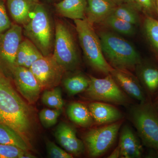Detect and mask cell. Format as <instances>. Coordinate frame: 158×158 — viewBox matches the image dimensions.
I'll return each mask as SVG.
<instances>
[{"label": "cell", "mask_w": 158, "mask_h": 158, "mask_svg": "<svg viewBox=\"0 0 158 158\" xmlns=\"http://www.w3.org/2000/svg\"><path fill=\"white\" fill-rule=\"evenodd\" d=\"M0 123L15 130L31 146L36 124L35 110L20 96L10 78L1 71Z\"/></svg>", "instance_id": "1"}, {"label": "cell", "mask_w": 158, "mask_h": 158, "mask_svg": "<svg viewBox=\"0 0 158 158\" xmlns=\"http://www.w3.org/2000/svg\"><path fill=\"white\" fill-rule=\"evenodd\" d=\"M98 36L104 56L113 68L130 71L141 63L138 51L126 40L108 31H101Z\"/></svg>", "instance_id": "2"}, {"label": "cell", "mask_w": 158, "mask_h": 158, "mask_svg": "<svg viewBox=\"0 0 158 158\" xmlns=\"http://www.w3.org/2000/svg\"><path fill=\"white\" fill-rule=\"evenodd\" d=\"M74 22L79 42L88 64L98 72L106 76L110 74L113 68L104 56L100 40L93 25L85 18L75 20Z\"/></svg>", "instance_id": "3"}, {"label": "cell", "mask_w": 158, "mask_h": 158, "mask_svg": "<svg viewBox=\"0 0 158 158\" xmlns=\"http://www.w3.org/2000/svg\"><path fill=\"white\" fill-rule=\"evenodd\" d=\"M130 118L137 131L142 144L150 149L158 150V111L148 98L133 106Z\"/></svg>", "instance_id": "4"}, {"label": "cell", "mask_w": 158, "mask_h": 158, "mask_svg": "<svg viewBox=\"0 0 158 158\" xmlns=\"http://www.w3.org/2000/svg\"><path fill=\"white\" fill-rule=\"evenodd\" d=\"M23 33L43 56L52 54L54 32L50 18L45 7L37 4L28 23L23 26Z\"/></svg>", "instance_id": "5"}, {"label": "cell", "mask_w": 158, "mask_h": 158, "mask_svg": "<svg viewBox=\"0 0 158 158\" xmlns=\"http://www.w3.org/2000/svg\"><path fill=\"white\" fill-rule=\"evenodd\" d=\"M52 55L65 72L74 70L79 60L72 34L65 24L56 23Z\"/></svg>", "instance_id": "6"}, {"label": "cell", "mask_w": 158, "mask_h": 158, "mask_svg": "<svg viewBox=\"0 0 158 158\" xmlns=\"http://www.w3.org/2000/svg\"><path fill=\"white\" fill-rule=\"evenodd\" d=\"M90 84L85 94L94 101L125 106L131 103L129 96L120 88L111 74L103 78L90 76Z\"/></svg>", "instance_id": "7"}, {"label": "cell", "mask_w": 158, "mask_h": 158, "mask_svg": "<svg viewBox=\"0 0 158 158\" xmlns=\"http://www.w3.org/2000/svg\"><path fill=\"white\" fill-rule=\"evenodd\" d=\"M123 121L91 129L84 135V144L89 156L97 158L104 154L114 144Z\"/></svg>", "instance_id": "8"}, {"label": "cell", "mask_w": 158, "mask_h": 158, "mask_svg": "<svg viewBox=\"0 0 158 158\" xmlns=\"http://www.w3.org/2000/svg\"><path fill=\"white\" fill-rule=\"evenodd\" d=\"M23 33L22 27L15 23L0 35V71L9 78L11 69L15 65Z\"/></svg>", "instance_id": "9"}, {"label": "cell", "mask_w": 158, "mask_h": 158, "mask_svg": "<svg viewBox=\"0 0 158 158\" xmlns=\"http://www.w3.org/2000/svg\"><path fill=\"white\" fill-rule=\"evenodd\" d=\"M29 69L42 90L52 89L59 86L65 72L54 58L52 54L44 56Z\"/></svg>", "instance_id": "10"}, {"label": "cell", "mask_w": 158, "mask_h": 158, "mask_svg": "<svg viewBox=\"0 0 158 158\" xmlns=\"http://www.w3.org/2000/svg\"><path fill=\"white\" fill-rule=\"evenodd\" d=\"M10 78L28 103L34 104L37 101L42 89L30 69L15 65L11 69Z\"/></svg>", "instance_id": "11"}, {"label": "cell", "mask_w": 158, "mask_h": 158, "mask_svg": "<svg viewBox=\"0 0 158 158\" xmlns=\"http://www.w3.org/2000/svg\"><path fill=\"white\" fill-rule=\"evenodd\" d=\"M110 74L129 96L140 102L145 101L149 98L138 79L129 71L113 68Z\"/></svg>", "instance_id": "12"}, {"label": "cell", "mask_w": 158, "mask_h": 158, "mask_svg": "<svg viewBox=\"0 0 158 158\" xmlns=\"http://www.w3.org/2000/svg\"><path fill=\"white\" fill-rule=\"evenodd\" d=\"M55 135L60 145L73 156H79L84 152L85 144L77 137L76 131L72 126L62 123L57 127Z\"/></svg>", "instance_id": "13"}, {"label": "cell", "mask_w": 158, "mask_h": 158, "mask_svg": "<svg viewBox=\"0 0 158 158\" xmlns=\"http://www.w3.org/2000/svg\"><path fill=\"white\" fill-rule=\"evenodd\" d=\"M118 145L120 158H139L143 154V147L140 139L129 126L125 125L121 129Z\"/></svg>", "instance_id": "14"}, {"label": "cell", "mask_w": 158, "mask_h": 158, "mask_svg": "<svg viewBox=\"0 0 158 158\" xmlns=\"http://www.w3.org/2000/svg\"><path fill=\"white\" fill-rule=\"evenodd\" d=\"M88 109L94 123L105 125L121 120L123 115L113 105L104 102L94 101L88 104Z\"/></svg>", "instance_id": "15"}, {"label": "cell", "mask_w": 158, "mask_h": 158, "mask_svg": "<svg viewBox=\"0 0 158 158\" xmlns=\"http://www.w3.org/2000/svg\"><path fill=\"white\" fill-rule=\"evenodd\" d=\"M38 0H7V6L11 18L17 24L25 25L31 19Z\"/></svg>", "instance_id": "16"}, {"label": "cell", "mask_w": 158, "mask_h": 158, "mask_svg": "<svg viewBox=\"0 0 158 158\" xmlns=\"http://www.w3.org/2000/svg\"><path fill=\"white\" fill-rule=\"evenodd\" d=\"M116 6L113 0H87L85 19L92 25L102 23Z\"/></svg>", "instance_id": "17"}, {"label": "cell", "mask_w": 158, "mask_h": 158, "mask_svg": "<svg viewBox=\"0 0 158 158\" xmlns=\"http://www.w3.org/2000/svg\"><path fill=\"white\" fill-rule=\"evenodd\" d=\"M138 80L148 97L153 98L158 92V67L150 63H140L137 66Z\"/></svg>", "instance_id": "18"}, {"label": "cell", "mask_w": 158, "mask_h": 158, "mask_svg": "<svg viewBox=\"0 0 158 158\" xmlns=\"http://www.w3.org/2000/svg\"><path fill=\"white\" fill-rule=\"evenodd\" d=\"M87 0H63L56 5L57 12L63 17L75 20L86 17Z\"/></svg>", "instance_id": "19"}, {"label": "cell", "mask_w": 158, "mask_h": 158, "mask_svg": "<svg viewBox=\"0 0 158 158\" xmlns=\"http://www.w3.org/2000/svg\"><path fill=\"white\" fill-rule=\"evenodd\" d=\"M66 112L69 119L79 126L89 127L94 123L89 109L81 103H72L68 106Z\"/></svg>", "instance_id": "20"}, {"label": "cell", "mask_w": 158, "mask_h": 158, "mask_svg": "<svg viewBox=\"0 0 158 158\" xmlns=\"http://www.w3.org/2000/svg\"><path fill=\"white\" fill-rule=\"evenodd\" d=\"M0 144L12 145L26 152L31 150V146L15 130L8 126L0 123Z\"/></svg>", "instance_id": "21"}, {"label": "cell", "mask_w": 158, "mask_h": 158, "mask_svg": "<svg viewBox=\"0 0 158 158\" xmlns=\"http://www.w3.org/2000/svg\"><path fill=\"white\" fill-rule=\"evenodd\" d=\"M90 82V77L77 74L65 79L63 85L69 95H75L87 90Z\"/></svg>", "instance_id": "22"}, {"label": "cell", "mask_w": 158, "mask_h": 158, "mask_svg": "<svg viewBox=\"0 0 158 158\" xmlns=\"http://www.w3.org/2000/svg\"><path fill=\"white\" fill-rule=\"evenodd\" d=\"M102 23L115 32L122 35L131 36L135 33V25L112 14Z\"/></svg>", "instance_id": "23"}, {"label": "cell", "mask_w": 158, "mask_h": 158, "mask_svg": "<svg viewBox=\"0 0 158 158\" xmlns=\"http://www.w3.org/2000/svg\"><path fill=\"white\" fill-rule=\"evenodd\" d=\"M137 11L138 10L130 4L123 3L117 5L112 14L135 25L139 22V17Z\"/></svg>", "instance_id": "24"}, {"label": "cell", "mask_w": 158, "mask_h": 158, "mask_svg": "<svg viewBox=\"0 0 158 158\" xmlns=\"http://www.w3.org/2000/svg\"><path fill=\"white\" fill-rule=\"evenodd\" d=\"M41 101L47 106L56 110H62L64 106L61 89L56 87L45 90L43 94Z\"/></svg>", "instance_id": "25"}, {"label": "cell", "mask_w": 158, "mask_h": 158, "mask_svg": "<svg viewBox=\"0 0 158 158\" xmlns=\"http://www.w3.org/2000/svg\"><path fill=\"white\" fill-rule=\"evenodd\" d=\"M144 27L148 39L158 52V20L150 16L146 18Z\"/></svg>", "instance_id": "26"}, {"label": "cell", "mask_w": 158, "mask_h": 158, "mask_svg": "<svg viewBox=\"0 0 158 158\" xmlns=\"http://www.w3.org/2000/svg\"><path fill=\"white\" fill-rule=\"evenodd\" d=\"M34 156L19 148L0 144V158H35Z\"/></svg>", "instance_id": "27"}, {"label": "cell", "mask_w": 158, "mask_h": 158, "mask_svg": "<svg viewBox=\"0 0 158 158\" xmlns=\"http://www.w3.org/2000/svg\"><path fill=\"white\" fill-rule=\"evenodd\" d=\"M158 0H129L128 4L133 6L136 10L141 11L148 16L152 17L157 14V2Z\"/></svg>", "instance_id": "28"}, {"label": "cell", "mask_w": 158, "mask_h": 158, "mask_svg": "<svg viewBox=\"0 0 158 158\" xmlns=\"http://www.w3.org/2000/svg\"><path fill=\"white\" fill-rule=\"evenodd\" d=\"M62 110L56 109H44L40 111L39 119L44 127L49 128L57 123Z\"/></svg>", "instance_id": "29"}, {"label": "cell", "mask_w": 158, "mask_h": 158, "mask_svg": "<svg viewBox=\"0 0 158 158\" xmlns=\"http://www.w3.org/2000/svg\"><path fill=\"white\" fill-rule=\"evenodd\" d=\"M47 151L49 157L52 158H72L73 156L62 149L52 141L47 140L46 141Z\"/></svg>", "instance_id": "30"}, {"label": "cell", "mask_w": 158, "mask_h": 158, "mask_svg": "<svg viewBox=\"0 0 158 158\" xmlns=\"http://www.w3.org/2000/svg\"><path fill=\"white\" fill-rule=\"evenodd\" d=\"M30 42L28 39L21 42L16 54L15 65L23 66L28 54Z\"/></svg>", "instance_id": "31"}, {"label": "cell", "mask_w": 158, "mask_h": 158, "mask_svg": "<svg viewBox=\"0 0 158 158\" xmlns=\"http://www.w3.org/2000/svg\"><path fill=\"white\" fill-rule=\"evenodd\" d=\"M12 24L7 14L5 2L3 0H0V35L8 30Z\"/></svg>", "instance_id": "32"}, {"label": "cell", "mask_w": 158, "mask_h": 158, "mask_svg": "<svg viewBox=\"0 0 158 158\" xmlns=\"http://www.w3.org/2000/svg\"><path fill=\"white\" fill-rule=\"evenodd\" d=\"M44 56L41 52L39 50L37 47L31 41L30 44L29 51L27 57L24 64V67L30 68L31 65L38 59Z\"/></svg>", "instance_id": "33"}, {"label": "cell", "mask_w": 158, "mask_h": 158, "mask_svg": "<svg viewBox=\"0 0 158 158\" xmlns=\"http://www.w3.org/2000/svg\"><path fill=\"white\" fill-rule=\"evenodd\" d=\"M121 154H120V150L118 145L114 150L112 153L108 157L109 158H118L120 157Z\"/></svg>", "instance_id": "34"}, {"label": "cell", "mask_w": 158, "mask_h": 158, "mask_svg": "<svg viewBox=\"0 0 158 158\" xmlns=\"http://www.w3.org/2000/svg\"><path fill=\"white\" fill-rule=\"evenodd\" d=\"M152 102L155 107L158 111V92L152 99Z\"/></svg>", "instance_id": "35"}, {"label": "cell", "mask_w": 158, "mask_h": 158, "mask_svg": "<svg viewBox=\"0 0 158 158\" xmlns=\"http://www.w3.org/2000/svg\"><path fill=\"white\" fill-rule=\"evenodd\" d=\"M152 150V151L150 152L149 155L148 156V158H158V150Z\"/></svg>", "instance_id": "36"}, {"label": "cell", "mask_w": 158, "mask_h": 158, "mask_svg": "<svg viewBox=\"0 0 158 158\" xmlns=\"http://www.w3.org/2000/svg\"><path fill=\"white\" fill-rule=\"evenodd\" d=\"M116 3V5L123 4V3H128L129 0H113Z\"/></svg>", "instance_id": "37"}, {"label": "cell", "mask_w": 158, "mask_h": 158, "mask_svg": "<svg viewBox=\"0 0 158 158\" xmlns=\"http://www.w3.org/2000/svg\"><path fill=\"white\" fill-rule=\"evenodd\" d=\"M157 14L158 15V0L157 2Z\"/></svg>", "instance_id": "38"}]
</instances>
